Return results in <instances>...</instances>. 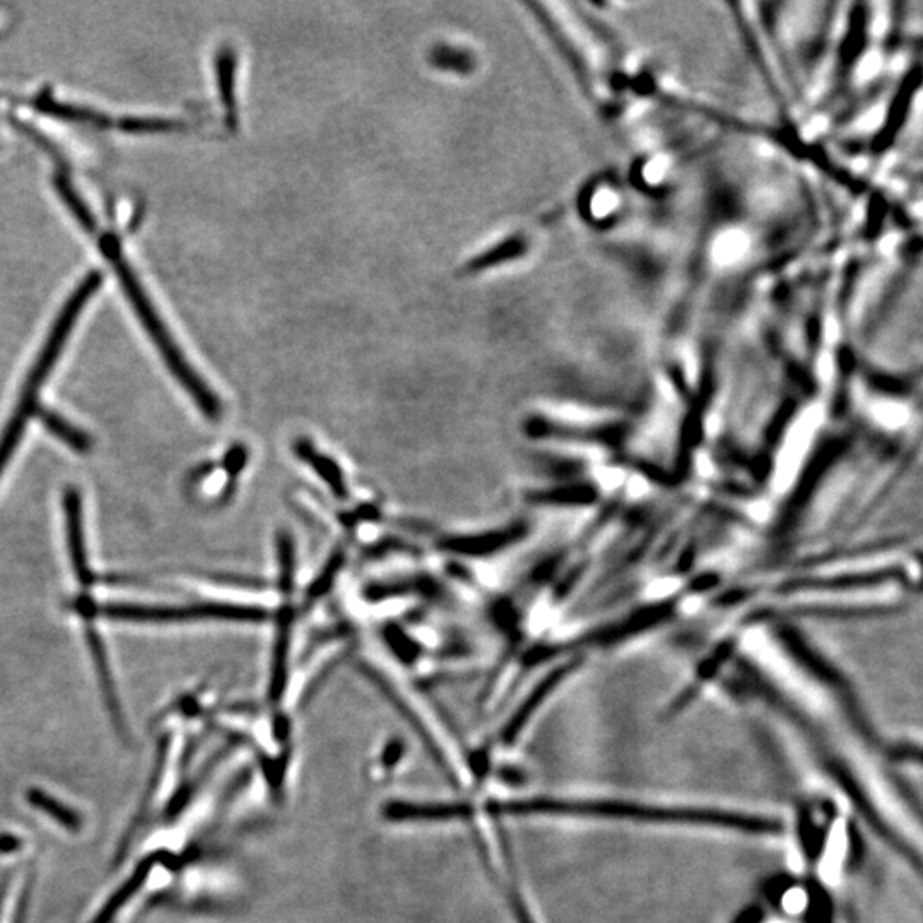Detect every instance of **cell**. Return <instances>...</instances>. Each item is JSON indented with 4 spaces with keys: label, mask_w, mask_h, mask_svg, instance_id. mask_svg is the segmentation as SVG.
<instances>
[{
    "label": "cell",
    "mask_w": 923,
    "mask_h": 923,
    "mask_svg": "<svg viewBox=\"0 0 923 923\" xmlns=\"http://www.w3.org/2000/svg\"><path fill=\"white\" fill-rule=\"evenodd\" d=\"M53 183H56L57 192H59V195L62 197V201L66 202V205H68L69 209H71L74 218L78 219V223L81 224L88 233H94V231L98 230L97 218H94V214L91 212V209L88 208V204L82 201V197L79 195L78 190L74 189L71 180H69L66 174H57Z\"/></svg>",
    "instance_id": "30bf717a"
},
{
    "label": "cell",
    "mask_w": 923,
    "mask_h": 923,
    "mask_svg": "<svg viewBox=\"0 0 923 923\" xmlns=\"http://www.w3.org/2000/svg\"><path fill=\"white\" fill-rule=\"evenodd\" d=\"M28 801H30L31 805L34 807L40 809L41 812H46L49 814L50 817L57 821V823L62 824L63 827H68L71 831H79L82 826L81 816H79L78 812L72 811L69 809L68 805H63L62 802L57 801V799L50 797L49 794L46 792H41L38 789H31L28 792Z\"/></svg>",
    "instance_id": "8fae6325"
},
{
    "label": "cell",
    "mask_w": 923,
    "mask_h": 923,
    "mask_svg": "<svg viewBox=\"0 0 923 923\" xmlns=\"http://www.w3.org/2000/svg\"><path fill=\"white\" fill-rule=\"evenodd\" d=\"M430 60L434 68L452 74L468 76L475 69L474 53L460 47H434Z\"/></svg>",
    "instance_id": "9c48e42d"
},
{
    "label": "cell",
    "mask_w": 923,
    "mask_h": 923,
    "mask_svg": "<svg viewBox=\"0 0 923 923\" xmlns=\"http://www.w3.org/2000/svg\"><path fill=\"white\" fill-rule=\"evenodd\" d=\"M119 127L132 134H161V132L182 129L183 123L177 120L157 119V117H134V119H123Z\"/></svg>",
    "instance_id": "4fadbf2b"
},
{
    "label": "cell",
    "mask_w": 923,
    "mask_h": 923,
    "mask_svg": "<svg viewBox=\"0 0 923 923\" xmlns=\"http://www.w3.org/2000/svg\"><path fill=\"white\" fill-rule=\"evenodd\" d=\"M34 107H37L41 113H46V116L53 117V119L57 120H63V122L79 123V126L100 127V129L112 126L110 117L103 116V113L100 112H94V110H88V108L76 107V104L71 103H62V101L56 100V98L50 97V94H40V97L34 100Z\"/></svg>",
    "instance_id": "5b68a950"
},
{
    "label": "cell",
    "mask_w": 923,
    "mask_h": 923,
    "mask_svg": "<svg viewBox=\"0 0 923 923\" xmlns=\"http://www.w3.org/2000/svg\"><path fill=\"white\" fill-rule=\"evenodd\" d=\"M101 281H103V278H101L98 271L90 272V274L86 275L79 282L74 293L63 304L62 312L57 317L52 332H50L49 339H47L46 344L41 348L37 363L31 368L30 375L27 377V382H24L23 390H21V398H19L18 404H16L11 420H9L8 427L0 434V475L4 472L6 465L9 464L11 457L14 455L19 442L23 438L24 430H27L28 421L37 412V409L40 408L38 405V395H40L43 383L49 379L57 360H59L60 353H62L63 345H66L69 335H71L72 327L78 322L86 303L100 290Z\"/></svg>",
    "instance_id": "7a4b0ae2"
},
{
    "label": "cell",
    "mask_w": 923,
    "mask_h": 923,
    "mask_svg": "<svg viewBox=\"0 0 923 923\" xmlns=\"http://www.w3.org/2000/svg\"><path fill=\"white\" fill-rule=\"evenodd\" d=\"M149 871H151V862H146L142 864L141 867L136 871V874L120 887L119 893L116 896H112V900L108 901V905L101 910L100 915L97 916L94 923H108L110 920L113 919L117 912L126 905V901L129 897L134 896L138 893L139 887L141 884L144 883L146 879H148Z\"/></svg>",
    "instance_id": "7c38bea8"
},
{
    "label": "cell",
    "mask_w": 923,
    "mask_h": 923,
    "mask_svg": "<svg viewBox=\"0 0 923 923\" xmlns=\"http://www.w3.org/2000/svg\"><path fill=\"white\" fill-rule=\"evenodd\" d=\"M82 614L93 615L100 612L104 618L119 621H132V623H180V621H262L265 612L259 608L233 604H190L179 608H164V605H138V604H104L94 608L91 602H79Z\"/></svg>",
    "instance_id": "3957f363"
},
{
    "label": "cell",
    "mask_w": 923,
    "mask_h": 923,
    "mask_svg": "<svg viewBox=\"0 0 923 923\" xmlns=\"http://www.w3.org/2000/svg\"><path fill=\"white\" fill-rule=\"evenodd\" d=\"M37 414L38 418H40L41 423L46 424V428L50 431V433L56 434L60 442L71 447V449L76 450V452L84 453L91 449L90 437H88L84 431L76 428L74 424L63 420L62 415H59L53 411H47V409L43 408H38Z\"/></svg>",
    "instance_id": "ba28073f"
},
{
    "label": "cell",
    "mask_w": 923,
    "mask_h": 923,
    "mask_svg": "<svg viewBox=\"0 0 923 923\" xmlns=\"http://www.w3.org/2000/svg\"><path fill=\"white\" fill-rule=\"evenodd\" d=\"M234 74H237V53L230 47L219 50L215 57V78L218 90L231 126L237 123V100H234Z\"/></svg>",
    "instance_id": "8992f818"
},
{
    "label": "cell",
    "mask_w": 923,
    "mask_h": 923,
    "mask_svg": "<svg viewBox=\"0 0 923 923\" xmlns=\"http://www.w3.org/2000/svg\"><path fill=\"white\" fill-rule=\"evenodd\" d=\"M19 842L12 836H0V852H12L18 849Z\"/></svg>",
    "instance_id": "9a60e30c"
},
{
    "label": "cell",
    "mask_w": 923,
    "mask_h": 923,
    "mask_svg": "<svg viewBox=\"0 0 923 923\" xmlns=\"http://www.w3.org/2000/svg\"><path fill=\"white\" fill-rule=\"evenodd\" d=\"M525 252V240L522 237H510L506 240L500 241L493 249L482 252L481 255L472 259L464 268L468 274H475V272L484 271V269L496 268L501 263L509 262V260L516 259Z\"/></svg>",
    "instance_id": "52a82bcc"
},
{
    "label": "cell",
    "mask_w": 923,
    "mask_h": 923,
    "mask_svg": "<svg viewBox=\"0 0 923 923\" xmlns=\"http://www.w3.org/2000/svg\"><path fill=\"white\" fill-rule=\"evenodd\" d=\"M805 903H807V900H805L804 893H802L801 890H797V887L790 890L789 893L785 894V897H783V906H785V910H789L790 913L801 912V910L804 909Z\"/></svg>",
    "instance_id": "5bb4252c"
},
{
    "label": "cell",
    "mask_w": 923,
    "mask_h": 923,
    "mask_svg": "<svg viewBox=\"0 0 923 923\" xmlns=\"http://www.w3.org/2000/svg\"><path fill=\"white\" fill-rule=\"evenodd\" d=\"M63 509H66V520H68V542L69 553H71L72 564H74L76 575L79 582L84 585L91 583L90 564H88V556H86L84 531H82V501L81 494L74 488H69L68 493L63 496Z\"/></svg>",
    "instance_id": "277c9868"
},
{
    "label": "cell",
    "mask_w": 923,
    "mask_h": 923,
    "mask_svg": "<svg viewBox=\"0 0 923 923\" xmlns=\"http://www.w3.org/2000/svg\"><path fill=\"white\" fill-rule=\"evenodd\" d=\"M100 245L101 252L104 253V257L110 260L113 269H116L120 284L123 288V293L129 298L130 304H132L136 313H138L146 332H148L149 338H151V341L154 342L158 351H160L168 370L173 373L174 379L179 380L180 385L189 392L190 398L204 412V415H208L209 420H218L221 411H223L218 395L209 389L204 379L193 370L192 364L183 357L179 344L174 342L173 335L168 331L163 319L157 312V308H154L152 301L149 300L148 293H146L141 282H139L134 269L130 268L129 262L123 257L122 249H120V241L113 234H103L100 240Z\"/></svg>",
    "instance_id": "6da1fadb"
}]
</instances>
